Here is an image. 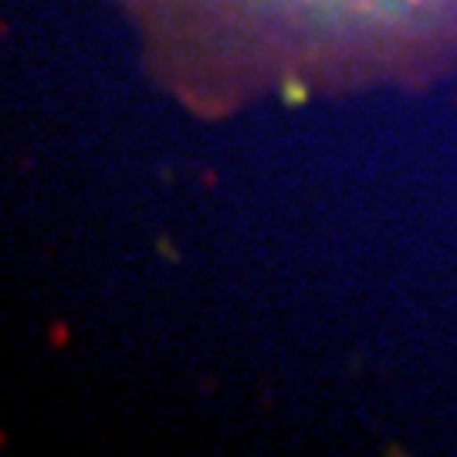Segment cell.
<instances>
[{
	"mask_svg": "<svg viewBox=\"0 0 457 457\" xmlns=\"http://www.w3.org/2000/svg\"><path fill=\"white\" fill-rule=\"evenodd\" d=\"M153 88L194 119L457 75V0H109Z\"/></svg>",
	"mask_w": 457,
	"mask_h": 457,
	"instance_id": "obj_1",
	"label": "cell"
}]
</instances>
